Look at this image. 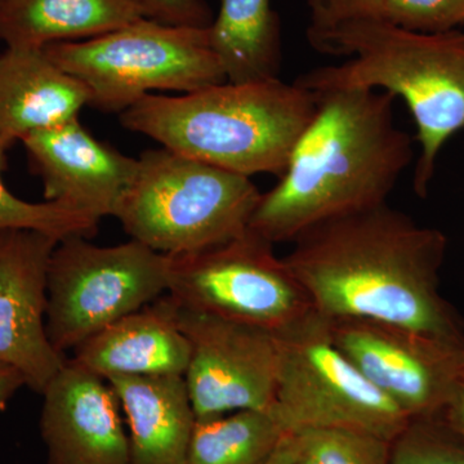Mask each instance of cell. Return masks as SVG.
I'll use <instances>...</instances> for the list:
<instances>
[{"mask_svg": "<svg viewBox=\"0 0 464 464\" xmlns=\"http://www.w3.org/2000/svg\"><path fill=\"white\" fill-rule=\"evenodd\" d=\"M283 259L325 319H372L464 348V324L440 293L448 239L389 203L299 235Z\"/></svg>", "mask_w": 464, "mask_h": 464, "instance_id": "cell-1", "label": "cell"}, {"mask_svg": "<svg viewBox=\"0 0 464 464\" xmlns=\"http://www.w3.org/2000/svg\"><path fill=\"white\" fill-rule=\"evenodd\" d=\"M311 93L315 114L250 218V230L273 244L386 204L413 160V140L395 124L392 94L366 88Z\"/></svg>", "mask_w": 464, "mask_h": 464, "instance_id": "cell-2", "label": "cell"}, {"mask_svg": "<svg viewBox=\"0 0 464 464\" xmlns=\"http://www.w3.org/2000/svg\"><path fill=\"white\" fill-rule=\"evenodd\" d=\"M310 44L348 61L299 76L295 83L304 90L366 88L405 101L420 148L413 188L426 198L440 151L464 130V32L420 33L368 18L335 27Z\"/></svg>", "mask_w": 464, "mask_h": 464, "instance_id": "cell-3", "label": "cell"}, {"mask_svg": "<svg viewBox=\"0 0 464 464\" xmlns=\"http://www.w3.org/2000/svg\"><path fill=\"white\" fill-rule=\"evenodd\" d=\"M315 110L314 93L277 78L148 94L119 115L127 130L179 154L241 176L280 177Z\"/></svg>", "mask_w": 464, "mask_h": 464, "instance_id": "cell-4", "label": "cell"}, {"mask_svg": "<svg viewBox=\"0 0 464 464\" xmlns=\"http://www.w3.org/2000/svg\"><path fill=\"white\" fill-rule=\"evenodd\" d=\"M115 218L133 240L166 256L190 255L240 237L262 192L250 177L167 148L140 155Z\"/></svg>", "mask_w": 464, "mask_h": 464, "instance_id": "cell-5", "label": "cell"}, {"mask_svg": "<svg viewBox=\"0 0 464 464\" xmlns=\"http://www.w3.org/2000/svg\"><path fill=\"white\" fill-rule=\"evenodd\" d=\"M208 29L143 17L96 38L44 50L88 88L91 106L121 114L154 91L186 94L225 83Z\"/></svg>", "mask_w": 464, "mask_h": 464, "instance_id": "cell-6", "label": "cell"}, {"mask_svg": "<svg viewBox=\"0 0 464 464\" xmlns=\"http://www.w3.org/2000/svg\"><path fill=\"white\" fill-rule=\"evenodd\" d=\"M275 335L279 368L271 411L286 432L343 429L392 442L411 422L335 346L325 317L313 311Z\"/></svg>", "mask_w": 464, "mask_h": 464, "instance_id": "cell-7", "label": "cell"}, {"mask_svg": "<svg viewBox=\"0 0 464 464\" xmlns=\"http://www.w3.org/2000/svg\"><path fill=\"white\" fill-rule=\"evenodd\" d=\"M168 256L130 240L100 246L58 241L47 274L45 329L61 355L168 292Z\"/></svg>", "mask_w": 464, "mask_h": 464, "instance_id": "cell-8", "label": "cell"}, {"mask_svg": "<svg viewBox=\"0 0 464 464\" xmlns=\"http://www.w3.org/2000/svg\"><path fill=\"white\" fill-rule=\"evenodd\" d=\"M168 258L167 293L179 307L274 334L314 311L274 244L250 228L213 248Z\"/></svg>", "mask_w": 464, "mask_h": 464, "instance_id": "cell-9", "label": "cell"}, {"mask_svg": "<svg viewBox=\"0 0 464 464\" xmlns=\"http://www.w3.org/2000/svg\"><path fill=\"white\" fill-rule=\"evenodd\" d=\"M328 322L335 346L411 420L442 413L462 380L464 348L378 320Z\"/></svg>", "mask_w": 464, "mask_h": 464, "instance_id": "cell-10", "label": "cell"}, {"mask_svg": "<svg viewBox=\"0 0 464 464\" xmlns=\"http://www.w3.org/2000/svg\"><path fill=\"white\" fill-rule=\"evenodd\" d=\"M179 323L190 343L183 378L197 420L273 409L279 368L274 333L179 306Z\"/></svg>", "mask_w": 464, "mask_h": 464, "instance_id": "cell-11", "label": "cell"}, {"mask_svg": "<svg viewBox=\"0 0 464 464\" xmlns=\"http://www.w3.org/2000/svg\"><path fill=\"white\" fill-rule=\"evenodd\" d=\"M58 241L41 231L0 230V362L38 393L67 360L45 329L48 265Z\"/></svg>", "mask_w": 464, "mask_h": 464, "instance_id": "cell-12", "label": "cell"}, {"mask_svg": "<svg viewBox=\"0 0 464 464\" xmlns=\"http://www.w3.org/2000/svg\"><path fill=\"white\" fill-rule=\"evenodd\" d=\"M45 201L101 221L114 217L132 185L139 159L128 157L85 130L79 118L21 140Z\"/></svg>", "mask_w": 464, "mask_h": 464, "instance_id": "cell-13", "label": "cell"}, {"mask_svg": "<svg viewBox=\"0 0 464 464\" xmlns=\"http://www.w3.org/2000/svg\"><path fill=\"white\" fill-rule=\"evenodd\" d=\"M42 395L48 464H130L121 401L108 381L67 359Z\"/></svg>", "mask_w": 464, "mask_h": 464, "instance_id": "cell-14", "label": "cell"}, {"mask_svg": "<svg viewBox=\"0 0 464 464\" xmlns=\"http://www.w3.org/2000/svg\"><path fill=\"white\" fill-rule=\"evenodd\" d=\"M76 364L109 381L118 377H183L190 343L169 295L128 314L72 350Z\"/></svg>", "mask_w": 464, "mask_h": 464, "instance_id": "cell-15", "label": "cell"}, {"mask_svg": "<svg viewBox=\"0 0 464 464\" xmlns=\"http://www.w3.org/2000/svg\"><path fill=\"white\" fill-rule=\"evenodd\" d=\"M87 105L88 88L44 48L7 47L0 53V140L9 146L74 121Z\"/></svg>", "mask_w": 464, "mask_h": 464, "instance_id": "cell-16", "label": "cell"}, {"mask_svg": "<svg viewBox=\"0 0 464 464\" xmlns=\"http://www.w3.org/2000/svg\"><path fill=\"white\" fill-rule=\"evenodd\" d=\"M108 382L127 420L130 464H188L197 415L185 378L118 377Z\"/></svg>", "mask_w": 464, "mask_h": 464, "instance_id": "cell-17", "label": "cell"}, {"mask_svg": "<svg viewBox=\"0 0 464 464\" xmlns=\"http://www.w3.org/2000/svg\"><path fill=\"white\" fill-rule=\"evenodd\" d=\"M143 17L137 0H0V41L45 48L96 38Z\"/></svg>", "mask_w": 464, "mask_h": 464, "instance_id": "cell-18", "label": "cell"}, {"mask_svg": "<svg viewBox=\"0 0 464 464\" xmlns=\"http://www.w3.org/2000/svg\"><path fill=\"white\" fill-rule=\"evenodd\" d=\"M218 2V14L208 30L226 82L257 83L279 78L282 26L271 0Z\"/></svg>", "mask_w": 464, "mask_h": 464, "instance_id": "cell-19", "label": "cell"}, {"mask_svg": "<svg viewBox=\"0 0 464 464\" xmlns=\"http://www.w3.org/2000/svg\"><path fill=\"white\" fill-rule=\"evenodd\" d=\"M286 435L273 411H237L197 420L188 464H267Z\"/></svg>", "mask_w": 464, "mask_h": 464, "instance_id": "cell-20", "label": "cell"}, {"mask_svg": "<svg viewBox=\"0 0 464 464\" xmlns=\"http://www.w3.org/2000/svg\"><path fill=\"white\" fill-rule=\"evenodd\" d=\"M9 148L0 140V230L26 228L44 232L60 241L70 237H92L99 227L97 219L50 201L30 203L8 190L2 176Z\"/></svg>", "mask_w": 464, "mask_h": 464, "instance_id": "cell-21", "label": "cell"}, {"mask_svg": "<svg viewBox=\"0 0 464 464\" xmlns=\"http://www.w3.org/2000/svg\"><path fill=\"white\" fill-rule=\"evenodd\" d=\"M293 435L297 464H391V441L371 433L316 429Z\"/></svg>", "mask_w": 464, "mask_h": 464, "instance_id": "cell-22", "label": "cell"}, {"mask_svg": "<svg viewBox=\"0 0 464 464\" xmlns=\"http://www.w3.org/2000/svg\"><path fill=\"white\" fill-rule=\"evenodd\" d=\"M391 464H464V441L440 415L411 420L391 442Z\"/></svg>", "mask_w": 464, "mask_h": 464, "instance_id": "cell-23", "label": "cell"}, {"mask_svg": "<svg viewBox=\"0 0 464 464\" xmlns=\"http://www.w3.org/2000/svg\"><path fill=\"white\" fill-rule=\"evenodd\" d=\"M381 18L413 32H454L464 26V0H387Z\"/></svg>", "mask_w": 464, "mask_h": 464, "instance_id": "cell-24", "label": "cell"}, {"mask_svg": "<svg viewBox=\"0 0 464 464\" xmlns=\"http://www.w3.org/2000/svg\"><path fill=\"white\" fill-rule=\"evenodd\" d=\"M387 0H307L308 43L353 21L381 18Z\"/></svg>", "mask_w": 464, "mask_h": 464, "instance_id": "cell-25", "label": "cell"}, {"mask_svg": "<svg viewBox=\"0 0 464 464\" xmlns=\"http://www.w3.org/2000/svg\"><path fill=\"white\" fill-rule=\"evenodd\" d=\"M146 17L173 26L199 27L212 25L213 12L204 0H137Z\"/></svg>", "mask_w": 464, "mask_h": 464, "instance_id": "cell-26", "label": "cell"}, {"mask_svg": "<svg viewBox=\"0 0 464 464\" xmlns=\"http://www.w3.org/2000/svg\"><path fill=\"white\" fill-rule=\"evenodd\" d=\"M440 417L464 441V378L458 382L453 395Z\"/></svg>", "mask_w": 464, "mask_h": 464, "instance_id": "cell-27", "label": "cell"}, {"mask_svg": "<svg viewBox=\"0 0 464 464\" xmlns=\"http://www.w3.org/2000/svg\"><path fill=\"white\" fill-rule=\"evenodd\" d=\"M24 386H26L24 375L14 366L0 362V411L7 408L8 402Z\"/></svg>", "mask_w": 464, "mask_h": 464, "instance_id": "cell-28", "label": "cell"}, {"mask_svg": "<svg viewBox=\"0 0 464 464\" xmlns=\"http://www.w3.org/2000/svg\"><path fill=\"white\" fill-rule=\"evenodd\" d=\"M297 442L293 433H288L280 442L267 464H297Z\"/></svg>", "mask_w": 464, "mask_h": 464, "instance_id": "cell-29", "label": "cell"}, {"mask_svg": "<svg viewBox=\"0 0 464 464\" xmlns=\"http://www.w3.org/2000/svg\"><path fill=\"white\" fill-rule=\"evenodd\" d=\"M460 375L464 378V351L462 353V359H460Z\"/></svg>", "mask_w": 464, "mask_h": 464, "instance_id": "cell-30", "label": "cell"}]
</instances>
